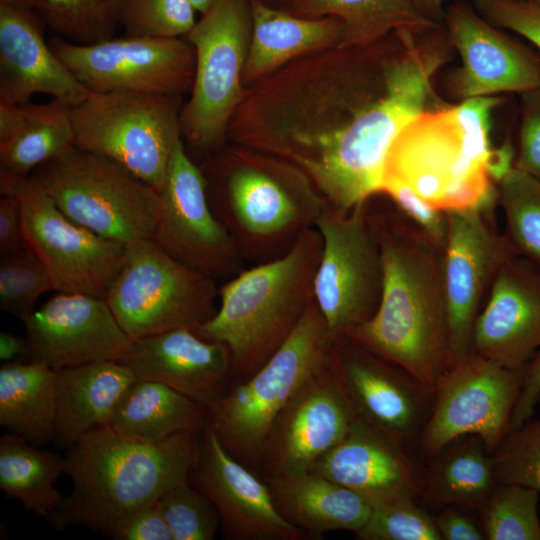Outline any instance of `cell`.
Segmentation results:
<instances>
[{
  "label": "cell",
  "mask_w": 540,
  "mask_h": 540,
  "mask_svg": "<svg viewBox=\"0 0 540 540\" xmlns=\"http://www.w3.org/2000/svg\"><path fill=\"white\" fill-rule=\"evenodd\" d=\"M402 29L336 47L264 101L259 124L230 130L247 148L300 171L331 208L379 194L388 150L414 117L443 101L433 78L449 44Z\"/></svg>",
  "instance_id": "1"
},
{
  "label": "cell",
  "mask_w": 540,
  "mask_h": 540,
  "mask_svg": "<svg viewBox=\"0 0 540 540\" xmlns=\"http://www.w3.org/2000/svg\"><path fill=\"white\" fill-rule=\"evenodd\" d=\"M381 250L379 306L346 336L434 394L451 368L442 252L418 228L370 212Z\"/></svg>",
  "instance_id": "2"
},
{
  "label": "cell",
  "mask_w": 540,
  "mask_h": 540,
  "mask_svg": "<svg viewBox=\"0 0 540 540\" xmlns=\"http://www.w3.org/2000/svg\"><path fill=\"white\" fill-rule=\"evenodd\" d=\"M502 100L443 101L418 114L392 142L381 182L398 181L445 213L491 205L515 160L508 142L494 148L490 139L491 114Z\"/></svg>",
  "instance_id": "3"
},
{
  "label": "cell",
  "mask_w": 540,
  "mask_h": 540,
  "mask_svg": "<svg viewBox=\"0 0 540 540\" xmlns=\"http://www.w3.org/2000/svg\"><path fill=\"white\" fill-rule=\"evenodd\" d=\"M186 430L158 441L92 430L66 448L64 474L73 489L47 519L56 529L85 526L112 537L130 514L189 482L202 433Z\"/></svg>",
  "instance_id": "4"
},
{
  "label": "cell",
  "mask_w": 540,
  "mask_h": 540,
  "mask_svg": "<svg viewBox=\"0 0 540 540\" xmlns=\"http://www.w3.org/2000/svg\"><path fill=\"white\" fill-rule=\"evenodd\" d=\"M321 251L319 231L307 229L284 255L244 268L219 286V308L192 330L228 347L234 384L258 370L299 323L314 299Z\"/></svg>",
  "instance_id": "5"
},
{
  "label": "cell",
  "mask_w": 540,
  "mask_h": 540,
  "mask_svg": "<svg viewBox=\"0 0 540 540\" xmlns=\"http://www.w3.org/2000/svg\"><path fill=\"white\" fill-rule=\"evenodd\" d=\"M201 170L215 216L253 264L287 253L327 206L300 171L260 151L235 149Z\"/></svg>",
  "instance_id": "6"
},
{
  "label": "cell",
  "mask_w": 540,
  "mask_h": 540,
  "mask_svg": "<svg viewBox=\"0 0 540 540\" xmlns=\"http://www.w3.org/2000/svg\"><path fill=\"white\" fill-rule=\"evenodd\" d=\"M331 344L313 299L281 347L208 410V423L229 454L252 471L260 469L273 422L296 392L327 365Z\"/></svg>",
  "instance_id": "7"
},
{
  "label": "cell",
  "mask_w": 540,
  "mask_h": 540,
  "mask_svg": "<svg viewBox=\"0 0 540 540\" xmlns=\"http://www.w3.org/2000/svg\"><path fill=\"white\" fill-rule=\"evenodd\" d=\"M71 220L128 246L153 238L158 191L119 163L76 146L30 175Z\"/></svg>",
  "instance_id": "8"
},
{
  "label": "cell",
  "mask_w": 540,
  "mask_h": 540,
  "mask_svg": "<svg viewBox=\"0 0 540 540\" xmlns=\"http://www.w3.org/2000/svg\"><path fill=\"white\" fill-rule=\"evenodd\" d=\"M176 96L89 92L72 107L74 144L105 156L159 191L182 139Z\"/></svg>",
  "instance_id": "9"
},
{
  "label": "cell",
  "mask_w": 540,
  "mask_h": 540,
  "mask_svg": "<svg viewBox=\"0 0 540 540\" xmlns=\"http://www.w3.org/2000/svg\"><path fill=\"white\" fill-rule=\"evenodd\" d=\"M217 283L171 257L151 238L126 246L105 300L136 340L207 321L217 309Z\"/></svg>",
  "instance_id": "10"
},
{
  "label": "cell",
  "mask_w": 540,
  "mask_h": 540,
  "mask_svg": "<svg viewBox=\"0 0 540 540\" xmlns=\"http://www.w3.org/2000/svg\"><path fill=\"white\" fill-rule=\"evenodd\" d=\"M251 35V0H218L185 36L194 49L195 72L180 121L195 149L210 151L227 133L242 97Z\"/></svg>",
  "instance_id": "11"
},
{
  "label": "cell",
  "mask_w": 540,
  "mask_h": 540,
  "mask_svg": "<svg viewBox=\"0 0 540 540\" xmlns=\"http://www.w3.org/2000/svg\"><path fill=\"white\" fill-rule=\"evenodd\" d=\"M0 193L17 198L25 247L45 266L54 290L105 299L126 246L68 218L30 176L0 170Z\"/></svg>",
  "instance_id": "12"
},
{
  "label": "cell",
  "mask_w": 540,
  "mask_h": 540,
  "mask_svg": "<svg viewBox=\"0 0 540 540\" xmlns=\"http://www.w3.org/2000/svg\"><path fill=\"white\" fill-rule=\"evenodd\" d=\"M368 202L350 212L327 205L315 226L322 251L314 299L332 343L368 321L380 303L381 250Z\"/></svg>",
  "instance_id": "13"
},
{
  "label": "cell",
  "mask_w": 540,
  "mask_h": 540,
  "mask_svg": "<svg viewBox=\"0 0 540 540\" xmlns=\"http://www.w3.org/2000/svg\"><path fill=\"white\" fill-rule=\"evenodd\" d=\"M523 370L509 369L470 352L447 371L420 436L423 453L434 457L453 440L482 439L490 453L510 429Z\"/></svg>",
  "instance_id": "14"
},
{
  "label": "cell",
  "mask_w": 540,
  "mask_h": 540,
  "mask_svg": "<svg viewBox=\"0 0 540 540\" xmlns=\"http://www.w3.org/2000/svg\"><path fill=\"white\" fill-rule=\"evenodd\" d=\"M158 195L153 239L167 254L217 282L244 269L245 261L211 208L201 167L182 139Z\"/></svg>",
  "instance_id": "15"
},
{
  "label": "cell",
  "mask_w": 540,
  "mask_h": 540,
  "mask_svg": "<svg viewBox=\"0 0 540 540\" xmlns=\"http://www.w3.org/2000/svg\"><path fill=\"white\" fill-rule=\"evenodd\" d=\"M49 44L89 92L177 96L192 88L195 53L180 38L125 35L77 44L56 36Z\"/></svg>",
  "instance_id": "16"
},
{
  "label": "cell",
  "mask_w": 540,
  "mask_h": 540,
  "mask_svg": "<svg viewBox=\"0 0 540 540\" xmlns=\"http://www.w3.org/2000/svg\"><path fill=\"white\" fill-rule=\"evenodd\" d=\"M491 205L446 213L447 234L441 252L452 366L471 352L482 298L502 263L516 254L488 220Z\"/></svg>",
  "instance_id": "17"
},
{
  "label": "cell",
  "mask_w": 540,
  "mask_h": 540,
  "mask_svg": "<svg viewBox=\"0 0 540 540\" xmlns=\"http://www.w3.org/2000/svg\"><path fill=\"white\" fill-rule=\"evenodd\" d=\"M354 418L328 360L273 422L260 462L263 478L309 471L342 441Z\"/></svg>",
  "instance_id": "18"
},
{
  "label": "cell",
  "mask_w": 540,
  "mask_h": 540,
  "mask_svg": "<svg viewBox=\"0 0 540 540\" xmlns=\"http://www.w3.org/2000/svg\"><path fill=\"white\" fill-rule=\"evenodd\" d=\"M329 367L356 418L403 444L418 431L432 395L356 340L331 344Z\"/></svg>",
  "instance_id": "19"
},
{
  "label": "cell",
  "mask_w": 540,
  "mask_h": 540,
  "mask_svg": "<svg viewBox=\"0 0 540 540\" xmlns=\"http://www.w3.org/2000/svg\"><path fill=\"white\" fill-rule=\"evenodd\" d=\"M189 482L214 504L227 539H308L280 514L265 480L229 454L209 423Z\"/></svg>",
  "instance_id": "20"
},
{
  "label": "cell",
  "mask_w": 540,
  "mask_h": 540,
  "mask_svg": "<svg viewBox=\"0 0 540 540\" xmlns=\"http://www.w3.org/2000/svg\"><path fill=\"white\" fill-rule=\"evenodd\" d=\"M444 19L448 39L461 59L451 80L460 101L540 87V55L488 22L474 6L457 1Z\"/></svg>",
  "instance_id": "21"
},
{
  "label": "cell",
  "mask_w": 540,
  "mask_h": 540,
  "mask_svg": "<svg viewBox=\"0 0 540 540\" xmlns=\"http://www.w3.org/2000/svg\"><path fill=\"white\" fill-rule=\"evenodd\" d=\"M29 361L55 371L91 362L114 360L132 339L106 300L58 292L24 322Z\"/></svg>",
  "instance_id": "22"
},
{
  "label": "cell",
  "mask_w": 540,
  "mask_h": 540,
  "mask_svg": "<svg viewBox=\"0 0 540 540\" xmlns=\"http://www.w3.org/2000/svg\"><path fill=\"white\" fill-rule=\"evenodd\" d=\"M540 350V269L514 254L500 266L478 314L471 352L523 370Z\"/></svg>",
  "instance_id": "23"
},
{
  "label": "cell",
  "mask_w": 540,
  "mask_h": 540,
  "mask_svg": "<svg viewBox=\"0 0 540 540\" xmlns=\"http://www.w3.org/2000/svg\"><path fill=\"white\" fill-rule=\"evenodd\" d=\"M116 361L135 380L165 384L207 410L234 384L228 347L202 339L190 328L132 340Z\"/></svg>",
  "instance_id": "24"
},
{
  "label": "cell",
  "mask_w": 540,
  "mask_h": 540,
  "mask_svg": "<svg viewBox=\"0 0 540 540\" xmlns=\"http://www.w3.org/2000/svg\"><path fill=\"white\" fill-rule=\"evenodd\" d=\"M43 25L35 10L0 4V100L45 94L75 107L89 91L45 42Z\"/></svg>",
  "instance_id": "25"
},
{
  "label": "cell",
  "mask_w": 540,
  "mask_h": 540,
  "mask_svg": "<svg viewBox=\"0 0 540 540\" xmlns=\"http://www.w3.org/2000/svg\"><path fill=\"white\" fill-rule=\"evenodd\" d=\"M309 471L352 490L371 507L414 499L421 488L419 472L402 444L356 417L342 441Z\"/></svg>",
  "instance_id": "26"
},
{
  "label": "cell",
  "mask_w": 540,
  "mask_h": 540,
  "mask_svg": "<svg viewBox=\"0 0 540 540\" xmlns=\"http://www.w3.org/2000/svg\"><path fill=\"white\" fill-rule=\"evenodd\" d=\"M134 380L129 369L114 360L57 370L55 445L68 448L92 430L108 426L118 401Z\"/></svg>",
  "instance_id": "27"
},
{
  "label": "cell",
  "mask_w": 540,
  "mask_h": 540,
  "mask_svg": "<svg viewBox=\"0 0 540 540\" xmlns=\"http://www.w3.org/2000/svg\"><path fill=\"white\" fill-rule=\"evenodd\" d=\"M263 479L280 514L308 539L333 530L356 533L372 510L352 490L312 471Z\"/></svg>",
  "instance_id": "28"
},
{
  "label": "cell",
  "mask_w": 540,
  "mask_h": 540,
  "mask_svg": "<svg viewBox=\"0 0 540 540\" xmlns=\"http://www.w3.org/2000/svg\"><path fill=\"white\" fill-rule=\"evenodd\" d=\"M72 107L59 100L24 104L0 100V170L29 177L74 147Z\"/></svg>",
  "instance_id": "29"
},
{
  "label": "cell",
  "mask_w": 540,
  "mask_h": 540,
  "mask_svg": "<svg viewBox=\"0 0 540 540\" xmlns=\"http://www.w3.org/2000/svg\"><path fill=\"white\" fill-rule=\"evenodd\" d=\"M252 35L244 75H266L305 53L339 47L343 37L340 19L303 18L285 9L251 0Z\"/></svg>",
  "instance_id": "30"
},
{
  "label": "cell",
  "mask_w": 540,
  "mask_h": 540,
  "mask_svg": "<svg viewBox=\"0 0 540 540\" xmlns=\"http://www.w3.org/2000/svg\"><path fill=\"white\" fill-rule=\"evenodd\" d=\"M57 416L56 371L36 361L0 368V425L37 446L54 441Z\"/></svg>",
  "instance_id": "31"
},
{
  "label": "cell",
  "mask_w": 540,
  "mask_h": 540,
  "mask_svg": "<svg viewBox=\"0 0 540 540\" xmlns=\"http://www.w3.org/2000/svg\"><path fill=\"white\" fill-rule=\"evenodd\" d=\"M208 410L177 390L134 380L118 401L108 426L130 437L158 441L178 432L204 429Z\"/></svg>",
  "instance_id": "32"
},
{
  "label": "cell",
  "mask_w": 540,
  "mask_h": 540,
  "mask_svg": "<svg viewBox=\"0 0 540 540\" xmlns=\"http://www.w3.org/2000/svg\"><path fill=\"white\" fill-rule=\"evenodd\" d=\"M285 10L303 18L340 19L343 37L339 47L370 44L402 29L422 34L438 27L412 0H293Z\"/></svg>",
  "instance_id": "33"
},
{
  "label": "cell",
  "mask_w": 540,
  "mask_h": 540,
  "mask_svg": "<svg viewBox=\"0 0 540 540\" xmlns=\"http://www.w3.org/2000/svg\"><path fill=\"white\" fill-rule=\"evenodd\" d=\"M426 488L438 505L484 507L497 482L492 453L475 435L459 437L434 457Z\"/></svg>",
  "instance_id": "34"
},
{
  "label": "cell",
  "mask_w": 540,
  "mask_h": 540,
  "mask_svg": "<svg viewBox=\"0 0 540 540\" xmlns=\"http://www.w3.org/2000/svg\"><path fill=\"white\" fill-rule=\"evenodd\" d=\"M61 474L58 454L9 433L0 438V489L27 511L48 518L59 508L64 496L54 484Z\"/></svg>",
  "instance_id": "35"
},
{
  "label": "cell",
  "mask_w": 540,
  "mask_h": 540,
  "mask_svg": "<svg viewBox=\"0 0 540 540\" xmlns=\"http://www.w3.org/2000/svg\"><path fill=\"white\" fill-rule=\"evenodd\" d=\"M497 200L513 250L540 269V180L513 166L497 182Z\"/></svg>",
  "instance_id": "36"
},
{
  "label": "cell",
  "mask_w": 540,
  "mask_h": 540,
  "mask_svg": "<svg viewBox=\"0 0 540 540\" xmlns=\"http://www.w3.org/2000/svg\"><path fill=\"white\" fill-rule=\"evenodd\" d=\"M122 0H44L38 11L45 25L77 44L110 39L120 26Z\"/></svg>",
  "instance_id": "37"
},
{
  "label": "cell",
  "mask_w": 540,
  "mask_h": 540,
  "mask_svg": "<svg viewBox=\"0 0 540 540\" xmlns=\"http://www.w3.org/2000/svg\"><path fill=\"white\" fill-rule=\"evenodd\" d=\"M499 484L484 506V536L490 540H540V491Z\"/></svg>",
  "instance_id": "38"
},
{
  "label": "cell",
  "mask_w": 540,
  "mask_h": 540,
  "mask_svg": "<svg viewBox=\"0 0 540 540\" xmlns=\"http://www.w3.org/2000/svg\"><path fill=\"white\" fill-rule=\"evenodd\" d=\"M54 290L41 261L27 248L0 254V309L23 323L35 311L44 293Z\"/></svg>",
  "instance_id": "39"
},
{
  "label": "cell",
  "mask_w": 540,
  "mask_h": 540,
  "mask_svg": "<svg viewBox=\"0 0 540 540\" xmlns=\"http://www.w3.org/2000/svg\"><path fill=\"white\" fill-rule=\"evenodd\" d=\"M195 11L190 0H122L120 26L127 36L185 37L197 22Z\"/></svg>",
  "instance_id": "40"
},
{
  "label": "cell",
  "mask_w": 540,
  "mask_h": 540,
  "mask_svg": "<svg viewBox=\"0 0 540 540\" xmlns=\"http://www.w3.org/2000/svg\"><path fill=\"white\" fill-rule=\"evenodd\" d=\"M173 540H212L219 527L211 500L190 482L177 485L158 499Z\"/></svg>",
  "instance_id": "41"
},
{
  "label": "cell",
  "mask_w": 540,
  "mask_h": 540,
  "mask_svg": "<svg viewBox=\"0 0 540 540\" xmlns=\"http://www.w3.org/2000/svg\"><path fill=\"white\" fill-rule=\"evenodd\" d=\"M492 456L498 483L540 491V419L509 429Z\"/></svg>",
  "instance_id": "42"
},
{
  "label": "cell",
  "mask_w": 540,
  "mask_h": 540,
  "mask_svg": "<svg viewBox=\"0 0 540 540\" xmlns=\"http://www.w3.org/2000/svg\"><path fill=\"white\" fill-rule=\"evenodd\" d=\"M356 536L361 540H441L435 521L414 499L372 507Z\"/></svg>",
  "instance_id": "43"
},
{
  "label": "cell",
  "mask_w": 540,
  "mask_h": 540,
  "mask_svg": "<svg viewBox=\"0 0 540 540\" xmlns=\"http://www.w3.org/2000/svg\"><path fill=\"white\" fill-rule=\"evenodd\" d=\"M379 193L388 196L399 212L404 214L441 251L447 234V216L422 200L406 185L383 180Z\"/></svg>",
  "instance_id": "44"
},
{
  "label": "cell",
  "mask_w": 540,
  "mask_h": 540,
  "mask_svg": "<svg viewBox=\"0 0 540 540\" xmlns=\"http://www.w3.org/2000/svg\"><path fill=\"white\" fill-rule=\"evenodd\" d=\"M476 11L500 29L510 30L540 51V6L526 0H473Z\"/></svg>",
  "instance_id": "45"
},
{
  "label": "cell",
  "mask_w": 540,
  "mask_h": 540,
  "mask_svg": "<svg viewBox=\"0 0 540 540\" xmlns=\"http://www.w3.org/2000/svg\"><path fill=\"white\" fill-rule=\"evenodd\" d=\"M519 95L520 124L514 167L540 180V87Z\"/></svg>",
  "instance_id": "46"
},
{
  "label": "cell",
  "mask_w": 540,
  "mask_h": 540,
  "mask_svg": "<svg viewBox=\"0 0 540 540\" xmlns=\"http://www.w3.org/2000/svg\"><path fill=\"white\" fill-rule=\"evenodd\" d=\"M116 540H173L158 500L136 510L114 530Z\"/></svg>",
  "instance_id": "47"
},
{
  "label": "cell",
  "mask_w": 540,
  "mask_h": 540,
  "mask_svg": "<svg viewBox=\"0 0 540 540\" xmlns=\"http://www.w3.org/2000/svg\"><path fill=\"white\" fill-rule=\"evenodd\" d=\"M540 395V350L526 364L519 396L515 403L510 429L517 428L531 419Z\"/></svg>",
  "instance_id": "48"
},
{
  "label": "cell",
  "mask_w": 540,
  "mask_h": 540,
  "mask_svg": "<svg viewBox=\"0 0 540 540\" xmlns=\"http://www.w3.org/2000/svg\"><path fill=\"white\" fill-rule=\"evenodd\" d=\"M25 248L19 202L12 194H1L0 254L18 252Z\"/></svg>",
  "instance_id": "49"
},
{
  "label": "cell",
  "mask_w": 540,
  "mask_h": 540,
  "mask_svg": "<svg viewBox=\"0 0 540 540\" xmlns=\"http://www.w3.org/2000/svg\"><path fill=\"white\" fill-rule=\"evenodd\" d=\"M434 521L442 539L481 540L484 538L473 521L454 508L445 509Z\"/></svg>",
  "instance_id": "50"
},
{
  "label": "cell",
  "mask_w": 540,
  "mask_h": 540,
  "mask_svg": "<svg viewBox=\"0 0 540 540\" xmlns=\"http://www.w3.org/2000/svg\"><path fill=\"white\" fill-rule=\"evenodd\" d=\"M29 361V347L26 337L21 338L10 332L0 333V360L4 363Z\"/></svg>",
  "instance_id": "51"
},
{
  "label": "cell",
  "mask_w": 540,
  "mask_h": 540,
  "mask_svg": "<svg viewBox=\"0 0 540 540\" xmlns=\"http://www.w3.org/2000/svg\"><path fill=\"white\" fill-rule=\"evenodd\" d=\"M446 0H412L418 11L428 19L438 23L444 18L443 4Z\"/></svg>",
  "instance_id": "52"
},
{
  "label": "cell",
  "mask_w": 540,
  "mask_h": 540,
  "mask_svg": "<svg viewBox=\"0 0 540 540\" xmlns=\"http://www.w3.org/2000/svg\"><path fill=\"white\" fill-rule=\"evenodd\" d=\"M0 4L40 11L44 5V0H0Z\"/></svg>",
  "instance_id": "53"
},
{
  "label": "cell",
  "mask_w": 540,
  "mask_h": 540,
  "mask_svg": "<svg viewBox=\"0 0 540 540\" xmlns=\"http://www.w3.org/2000/svg\"><path fill=\"white\" fill-rule=\"evenodd\" d=\"M218 0H190L195 10L201 15L206 13Z\"/></svg>",
  "instance_id": "54"
},
{
  "label": "cell",
  "mask_w": 540,
  "mask_h": 540,
  "mask_svg": "<svg viewBox=\"0 0 540 540\" xmlns=\"http://www.w3.org/2000/svg\"><path fill=\"white\" fill-rule=\"evenodd\" d=\"M266 5L285 9L293 0H258Z\"/></svg>",
  "instance_id": "55"
},
{
  "label": "cell",
  "mask_w": 540,
  "mask_h": 540,
  "mask_svg": "<svg viewBox=\"0 0 540 540\" xmlns=\"http://www.w3.org/2000/svg\"><path fill=\"white\" fill-rule=\"evenodd\" d=\"M526 1H529L531 3L537 4L540 6V0H526Z\"/></svg>",
  "instance_id": "56"
},
{
  "label": "cell",
  "mask_w": 540,
  "mask_h": 540,
  "mask_svg": "<svg viewBox=\"0 0 540 540\" xmlns=\"http://www.w3.org/2000/svg\"><path fill=\"white\" fill-rule=\"evenodd\" d=\"M538 404L540 405V395H539V399H538Z\"/></svg>",
  "instance_id": "57"
},
{
  "label": "cell",
  "mask_w": 540,
  "mask_h": 540,
  "mask_svg": "<svg viewBox=\"0 0 540 540\" xmlns=\"http://www.w3.org/2000/svg\"><path fill=\"white\" fill-rule=\"evenodd\" d=\"M539 513H540V510H539Z\"/></svg>",
  "instance_id": "58"
}]
</instances>
